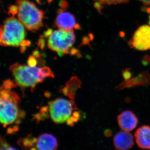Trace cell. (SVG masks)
Masks as SVG:
<instances>
[{
    "instance_id": "cell-1",
    "label": "cell",
    "mask_w": 150,
    "mask_h": 150,
    "mask_svg": "<svg viewBox=\"0 0 150 150\" xmlns=\"http://www.w3.org/2000/svg\"><path fill=\"white\" fill-rule=\"evenodd\" d=\"M25 28L18 18L12 16L6 19L1 25V46L19 47L29 44L25 40L26 32Z\"/></svg>"
},
{
    "instance_id": "cell-2",
    "label": "cell",
    "mask_w": 150,
    "mask_h": 150,
    "mask_svg": "<svg viewBox=\"0 0 150 150\" xmlns=\"http://www.w3.org/2000/svg\"><path fill=\"white\" fill-rule=\"evenodd\" d=\"M18 18L28 30L35 31L43 26L44 12L28 0H17Z\"/></svg>"
},
{
    "instance_id": "cell-3",
    "label": "cell",
    "mask_w": 150,
    "mask_h": 150,
    "mask_svg": "<svg viewBox=\"0 0 150 150\" xmlns=\"http://www.w3.org/2000/svg\"><path fill=\"white\" fill-rule=\"evenodd\" d=\"M45 35L48 38V48L60 54H68L76 40L74 30L59 29L54 31L49 30Z\"/></svg>"
},
{
    "instance_id": "cell-4",
    "label": "cell",
    "mask_w": 150,
    "mask_h": 150,
    "mask_svg": "<svg viewBox=\"0 0 150 150\" xmlns=\"http://www.w3.org/2000/svg\"><path fill=\"white\" fill-rule=\"evenodd\" d=\"M0 101V120L5 127L17 118L19 115L17 105L20 102V98L15 93L2 90Z\"/></svg>"
},
{
    "instance_id": "cell-5",
    "label": "cell",
    "mask_w": 150,
    "mask_h": 150,
    "mask_svg": "<svg viewBox=\"0 0 150 150\" xmlns=\"http://www.w3.org/2000/svg\"><path fill=\"white\" fill-rule=\"evenodd\" d=\"M40 68L31 67L16 63L10 68L18 85L34 88L39 82L38 73Z\"/></svg>"
},
{
    "instance_id": "cell-6",
    "label": "cell",
    "mask_w": 150,
    "mask_h": 150,
    "mask_svg": "<svg viewBox=\"0 0 150 150\" xmlns=\"http://www.w3.org/2000/svg\"><path fill=\"white\" fill-rule=\"evenodd\" d=\"M74 109H76V107L72 100L58 98L49 103L50 115L56 123H62L67 121Z\"/></svg>"
},
{
    "instance_id": "cell-7",
    "label": "cell",
    "mask_w": 150,
    "mask_h": 150,
    "mask_svg": "<svg viewBox=\"0 0 150 150\" xmlns=\"http://www.w3.org/2000/svg\"><path fill=\"white\" fill-rule=\"evenodd\" d=\"M130 44L133 48L139 51L150 49V26L143 25L134 33Z\"/></svg>"
},
{
    "instance_id": "cell-8",
    "label": "cell",
    "mask_w": 150,
    "mask_h": 150,
    "mask_svg": "<svg viewBox=\"0 0 150 150\" xmlns=\"http://www.w3.org/2000/svg\"><path fill=\"white\" fill-rule=\"evenodd\" d=\"M55 25L59 29L71 30L79 29L80 26L77 23L74 16L68 12L60 11L57 15Z\"/></svg>"
},
{
    "instance_id": "cell-9",
    "label": "cell",
    "mask_w": 150,
    "mask_h": 150,
    "mask_svg": "<svg viewBox=\"0 0 150 150\" xmlns=\"http://www.w3.org/2000/svg\"><path fill=\"white\" fill-rule=\"evenodd\" d=\"M117 120L120 128L126 131H131L135 129L138 123L136 115L129 110L123 111L118 115Z\"/></svg>"
},
{
    "instance_id": "cell-10",
    "label": "cell",
    "mask_w": 150,
    "mask_h": 150,
    "mask_svg": "<svg viewBox=\"0 0 150 150\" xmlns=\"http://www.w3.org/2000/svg\"><path fill=\"white\" fill-rule=\"evenodd\" d=\"M113 143L117 149L128 150L134 145V139L129 131H121L115 135L113 139Z\"/></svg>"
},
{
    "instance_id": "cell-11",
    "label": "cell",
    "mask_w": 150,
    "mask_h": 150,
    "mask_svg": "<svg viewBox=\"0 0 150 150\" xmlns=\"http://www.w3.org/2000/svg\"><path fill=\"white\" fill-rule=\"evenodd\" d=\"M135 138L137 145L143 149H150V127L142 126L135 133Z\"/></svg>"
},
{
    "instance_id": "cell-12",
    "label": "cell",
    "mask_w": 150,
    "mask_h": 150,
    "mask_svg": "<svg viewBox=\"0 0 150 150\" xmlns=\"http://www.w3.org/2000/svg\"><path fill=\"white\" fill-rule=\"evenodd\" d=\"M58 147L57 140L51 134H42L36 142V149L38 150H56Z\"/></svg>"
},
{
    "instance_id": "cell-13",
    "label": "cell",
    "mask_w": 150,
    "mask_h": 150,
    "mask_svg": "<svg viewBox=\"0 0 150 150\" xmlns=\"http://www.w3.org/2000/svg\"><path fill=\"white\" fill-rule=\"evenodd\" d=\"M80 84V81L77 78L73 77L67 84L66 87L63 89V93L71 99H74L75 92L78 88L79 87Z\"/></svg>"
},
{
    "instance_id": "cell-14",
    "label": "cell",
    "mask_w": 150,
    "mask_h": 150,
    "mask_svg": "<svg viewBox=\"0 0 150 150\" xmlns=\"http://www.w3.org/2000/svg\"><path fill=\"white\" fill-rule=\"evenodd\" d=\"M96 4V8L100 9L102 5H114L128 2L129 0H93Z\"/></svg>"
},
{
    "instance_id": "cell-15",
    "label": "cell",
    "mask_w": 150,
    "mask_h": 150,
    "mask_svg": "<svg viewBox=\"0 0 150 150\" xmlns=\"http://www.w3.org/2000/svg\"><path fill=\"white\" fill-rule=\"evenodd\" d=\"M54 75L50 68L48 67L40 68L38 74V79L40 83L43 82L44 78L47 77L54 78Z\"/></svg>"
},
{
    "instance_id": "cell-16",
    "label": "cell",
    "mask_w": 150,
    "mask_h": 150,
    "mask_svg": "<svg viewBox=\"0 0 150 150\" xmlns=\"http://www.w3.org/2000/svg\"><path fill=\"white\" fill-rule=\"evenodd\" d=\"M37 141L35 138L31 137H27L23 140L22 142L23 146L25 147H32L34 143Z\"/></svg>"
},
{
    "instance_id": "cell-17",
    "label": "cell",
    "mask_w": 150,
    "mask_h": 150,
    "mask_svg": "<svg viewBox=\"0 0 150 150\" xmlns=\"http://www.w3.org/2000/svg\"><path fill=\"white\" fill-rule=\"evenodd\" d=\"M1 150L16 149H14L10 145H9L5 140L3 139L2 138H1Z\"/></svg>"
},
{
    "instance_id": "cell-18",
    "label": "cell",
    "mask_w": 150,
    "mask_h": 150,
    "mask_svg": "<svg viewBox=\"0 0 150 150\" xmlns=\"http://www.w3.org/2000/svg\"><path fill=\"white\" fill-rule=\"evenodd\" d=\"M4 87L6 89H10L15 86V84L13 83V81L10 80H8L5 81L4 82Z\"/></svg>"
},
{
    "instance_id": "cell-19",
    "label": "cell",
    "mask_w": 150,
    "mask_h": 150,
    "mask_svg": "<svg viewBox=\"0 0 150 150\" xmlns=\"http://www.w3.org/2000/svg\"><path fill=\"white\" fill-rule=\"evenodd\" d=\"M27 63L30 67H34L37 64V61L33 56H30L28 60Z\"/></svg>"
},
{
    "instance_id": "cell-20",
    "label": "cell",
    "mask_w": 150,
    "mask_h": 150,
    "mask_svg": "<svg viewBox=\"0 0 150 150\" xmlns=\"http://www.w3.org/2000/svg\"><path fill=\"white\" fill-rule=\"evenodd\" d=\"M123 75L124 79L126 80H127L131 78V74L129 70H126V71H124L123 73Z\"/></svg>"
},
{
    "instance_id": "cell-21",
    "label": "cell",
    "mask_w": 150,
    "mask_h": 150,
    "mask_svg": "<svg viewBox=\"0 0 150 150\" xmlns=\"http://www.w3.org/2000/svg\"><path fill=\"white\" fill-rule=\"evenodd\" d=\"M104 134L106 137H110L112 134V132L110 130H106V131H105Z\"/></svg>"
},
{
    "instance_id": "cell-22",
    "label": "cell",
    "mask_w": 150,
    "mask_h": 150,
    "mask_svg": "<svg viewBox=\"0 0 150 150\" xmlns=\"http://www.w3.org/2000/svg\"><path fill=\"white\" fill-rule=\"evenodd\" d=\"M139 1H141L146 5L150 6V0H139Z\"/></svg>"
},
{
    "instance_id": "cell-23",
    "label": "cell",
    "mask_w": 150,
    "mask_h": 150,
    "mask_svg": "<svg viewBox=\"0 0 150 150\" xmlns=\"http://www.w3.org/2000/svg\"><path fill=\"white\" fill-rule=\"evenodd\" d=\"M67 121L68 125L71 126H73V125H74V122L72 121V120H71V118H70V117L67 119Z\"/></svg>"
},
{
    "instance_id": "cell-24",
    "label": "cell",
    "mask_w": 150,
    "mask_h": 150,
    "mask_svg": "<svg viewBox=\"0 0 150 150\" xmlns=\"http://www.w3.org/2000/svg\"><path fill=\"white\" fill-rule=\"evenodd\" d=\"M73 115L75 116V117H77V118H79L80 117V114L79 112H77V111H75L73 113Z\"/></svg>"
},
{
    "instance_id": "cell-25",
    "label": "cell",
    "mask_w": 150,
    "mask_h": 150,
    "mask_svg": "<svg viewBox=\"0 0 150 150\" xmlns=\"http://www.w3.org/2000/svg\"><path fill=\"white\" fill-rule=\"evenodd\" d=\"M149 24L150 25V16H149Z\"/></svg>"
}]
</instances>
